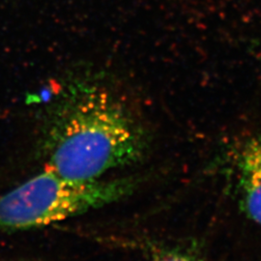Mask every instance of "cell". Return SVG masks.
<instances>
[{
	"instance_id": "7a4b0ae2",
	"label": "cell",
	"mask_w": 261,
	"mask_h": 261,
	"mask_svg": "<svg viewBox=\"0 0 261 261\" xmlns=\"http://www.w3.org/2000/svg\"><path fill=\"white\" fill-rule=\"evenodd\" d=\"M134 177L80 182L45 170L0 196V231L40 228L130 195Z\"/></svg>"
},
{
	"instance_id": "6da1fadb",
	"label": "cell",
	"mask_w": 261,
	"mask_h": 261,
	"mask_svg": "<svg viewBox=\"0 0 261 261\" xmlns=\"http://www.w3.org/2000/svg\"><path fill=\"white\" fill-rule=\"evenodd\" d=\"M40 146L46 168L88 182L144 158L149 135L129 95L110 75L74 70L44 105Z\"/></svg>"
},
{
	"instance_id": "277c9868",
	"label": "cell",
	"mask_w": 261,
	"mask_h": 261,
	"mask_svg": "<svg viewBox=\"0 0 261 261\" xmlns=\"http://www.w3.org/2000/svg\"><path fill=\"white\" fill-rule=\"evenodd\" d=\"M140 249L149 261H203L195 253L176 247L148 242L140 245Z\"/></svg>"
},
{
	"instance_id": "3957f363",
	"label": "cell",
	"mask_w": 261,
	"mask_h": 261,
	"mask_svg": "<svg viewBox=\"0 0 261 261\" xmlns=\"http://www.w3.org/2000/svg\"><path fill=\"white\" fill-rule=\"evenodd\" d=\"M238 189L243 212L261 225V135L243 145L238 157Z\"/></svg>"
}]
</instances>
